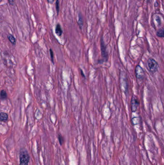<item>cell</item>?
Listing matches in <instances>:
<instances>
[{"mask_svg": "<svg viewBox=\"0 0 164 165\" xmlns=\"http://www.w3.org/2000/svg\"><path fill=\"white\" fill-rule=\"evenodd\" d=\"M30 156L27 151L25 149H21L19 153V165H28Z\"/></svg>", "mask_w": 164, "mask_h": 165, "instance_id": "6da1fadb", "label": "cell"}, {"mask_svg": "<svg viewBox=\"0 0 164 165\" xmlns=\"http://www.w3.org/2000/svg\"><path fill=\"white\" fill-rule=\"evenodd\" d=\"M147 64L148 69L152 72H156L158 69V64L157 62L153 59H149L147 61Z\"/></svg>", "mask_w": 164, "mask_h": 165, "instance_id": "7a4b0ae2", "label": "cell"}, {"mask_svg": "<svg viewBox=\"0 0 164 165\" xmlns=\"http://www.w3.org/2000/svg\"><path fill=\"white\" fill-rule=\"evenodd\" d=\"M135 73L136 77L139 80L142 79L144 77V71L143 69L140 65L136 66L135 69Z\"/></svg>", "mask_w": 164, "mask_h": 165, "instance_id": "3957f363", "label": "cell"}, {"mask_svg": "<svg viewBox=\"0 0 164 165\" xmlns=\"http://www.w3.org/2000/svg\"><path fill=\"white\" fill-rule=\"evenodd\" d=\"M101 50L103 58L104 60L107 61L108 59V53L106 51V47L103 39H102L101 41Z\"/></svg>", "mask_w": 164, "mask_h": 165, "instance_id": "277c9868", "label": "cell"}, {"mask_svg": "<svg viewBox=\"0 0 164 165\" xmlns=\"http://www.w3.org/2000/svg\"><path fill=\"white\" fill-rule=\"evenodd\" d=\"M138 105V102L137 99L134 97H132L131 100V108L133 112H135L137 111Z\"/></svg>", "mask_w": 164, "mask_h": 165, "instance_id": "5b68a950", "label": "cell"}, {"mask_svg": "<svg viewBox=\"0 0 164 165\" xmlns=\"http://www.w3.org/2000/svg\"><path fill=\"white\" fill-rule=\"evenodd\" d=\"M78 24L80 29H82L83 26V20L81 13H79L78 15Z\"/></svg>", "mask_w": 164, "mask_h": 165, "instance_id": "8992f818", "label": "cell"}, {"mask_svg": "<svg viewBox=\"0 0 164 165\" xmlns=\"http://www.w3.org/2000/svg\"><path fill=\"white\" fill-rule=\"evenodd\" d=\"M55 33L58 36H61L63 34V30L59 23L57 24L55 27Z\"/></svg>", "mask_w": 164, "mask_h": 165, "instance_id": "52a82bcc", "label": "cell"}, {"mask_svg": "<svg viewBox=\"0 0 164 165\" xmlns=\"http://www.w3.org/2000/svg\"><path fill=\"white\" fill-rule=\"evenodd\" d=\"M8 115L6 113H0V119L1 121H5L8 120Z\"/></svg>", "mask_w": 164, "mask_h": 165, "instance_id": "ba28073f", "label": "cell"}, {"mask_svg": "<svg viewBox=\"0 0 164 165\" xmlns=\"http://www.w3.org/2000/svg\"><path fill=\"white\" fill-rule=\"evenodd\" d=\"M7 38H8L10 42L12 43L13 45H15L16 44V39L13 35L11 34H9L7 36Z\"/></svg>", "mask_w": 164, "mask_h": 165, "instance_id": "9c48e42d", "label": "cell"}, {"mask_svg": "<svg viewBox=\"0 0 164 165\" xmlns=\"http://www.w3.org/2000/svg\"><path fill=\"white\" fill-rule=\"evenodd\" d=\"M0 98L1 99H6L7 95L6 91L4 90H1L0 91Z\"/></svg>", "mask_w": 164, "mask_h": 165, "instance_id": "30bf717a", "label": "cell"}, {"mask_svg": "<svg viewBox=\"0 0 164 165\" xmlns=\"http://www.w3.org/2000/svg\"><path fill=\"white\" fill-rule=\"evenodd\" d=\"M156 34L159 37H164V29H161L159 30L157 32Z\"/></svg>", "mask_w": 164, "mask_h": 165, "instance_id": "8fae6325", "label": "cell"}, {"mask_svg": "<svg viewBox=\"0 0 164 165\" xmlns=\"http://www.w3.org/2000/svg\"><path fill=\"white\" fill-rule=\"evenodd\" d=\"M55 7H56L57 15V16H58L59 12V0H56V3H55Z\"/></svg>", "mask_w": 164, "mask_h": 165, "instance_id": "7c38bea8", "label": "cell"}, {"mask_svg": "<svg viewBox=\"0 0 164 165\" xmlns=\"http://www.w3.org/2000/svg\"><path fill=\"white\" fill-rule=\"evenodd\" d=\"M58 140H59L60 145H62L64 142V139L63 137L61 134H59L58 136Z\"/></svg>", "mask_w": 164, "mask_h": 165, "instance_id": "4fadbf2b", "label": "cell"}, {"mask_svg": "<svg viewBox=\"0 0 164 165\" xmlns=\"http://www.w3.org/2000/svg\"><path fill=\"white\" fill-rule=\"evenodd\" d=\"M50 51V57H51V61L54 64V61H53V59H54V56H53V53L52 51V49H50L49 50Z\"/></svg>", "mask_w": 164, "mask_h": 165, "instance_id": "5bb4252c", "label": "cell"}, {"mask_svg": "<svg viewBox=\"0 0 164 165\" xmlns=\"http://www.w3.org/2000/svg\"><path fill=\"white\" fill-rule=\"evenodd\" d=\"M9 1V3H10V5H13L14 3V0H8Z\"/></svg>", "mask_w": 164, "mask_h": 165, "instance_id": "9a60e30c", "label": "cell"}, {"mask_svg": "<svg viewBox=\"0 0 164 165\" xmlns=\"http://www.w3.org/2000/svg\"><path fill=\"white\" fill-rule=\"evenodd\" d=\"M80 74H81V76H82L83 77L85 78V75H84V73H83V70H82V69H80Z\"/></svg>", "mask_w": 164, "mask_h": 165, "instance_id": "2e32d148", "label": "cell"}, {"mask_svg": "<svg viewBox=\"0 0 164 165\" xmlns=\"http://www.w3.org/2000/svg\"><path fill=\"white\" fill-rule=\"evenodd\" d=\"M54 0H47V1L48 3H49L50 4H53V3L54 2Z\"/></svg>", "mask_w": 164, "mask_h": 165, "instance_id": "e0dca14e", "label": "cell"}]
</instances>
